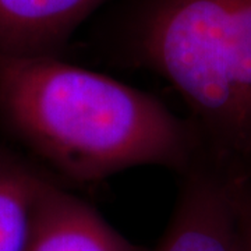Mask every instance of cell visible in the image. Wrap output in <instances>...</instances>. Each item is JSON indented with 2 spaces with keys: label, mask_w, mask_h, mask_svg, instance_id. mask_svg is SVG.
<instances>
[{
  "label": "cell",
  "mask_w": 251,
  "mask_h": 251,
  "mask_svg": "<svg viewBox=\"0 0 251 251\" xmlns=\"http://www.w3.org/2000/svg\"><path fill=\"white\" fill-rule=\"evenodd\" d=\"M25 251H148L52 176L36 201Z\"/></svg>",
  "instance_id": "4"
},
{
  "label": "cell",
  "mask_w": 251,
  "mask_h": 251,
  "mask_svg": "<svg viewBox=\"0 0 251 251\" xmlns=\"http://www.w3.org/2000/svg\"><path fill=\"white\" fill-rule=\"evenodd\" d=\"M240 251H251V181L232 176Z\"/></svg>",
  "instance_id": "7"
},
{
  "label": "cell",
  "mask_w": 251,
  "mask_h": 251,
  "mask_svg": "<svg viewBox=\"0 0 251 251\" xmlns=\"http://www.w3.org/2000/svg\"><path fill=\"white\" fill-rule=\"evenodd\" d=\"M108 0H0V56L62 57L77 29Z\"/></svg>",
  "instance_id": "5"
},
{
  "label": "cell",
  "mask_w": 251,
  "mask_h": 251,
  "mask_svg": "<svg viewBox=\"0 0 251 251\" xmlns=\"http://www.w3.org/2000/svg\"><path fill=\"white\" fill-rule=\"evenodd\" d=\"M94 52L152 73L187 109L201 152L251 180V0H108Z\"/></svg>",
  "instance_id": "2"
},
{
  "label": "cell",
  "mask_w": 251,
  "mask_h": 251,
  "mask_svg": "<svg viewBox=\"0 0 251 251\" xmlns=\"http://www.w3.org/2000/svg\"><path fill=\"white\" fill-rule=\"evenodd\" d=\"M152 251H240L232 177L202 153L179 175L171 218Z\"/></svg>",
  "instance_id": "3"
},
{
  "label": "cell",
  "mask_w": 251,
  "mask_h": 251,
  "mask_svg": "<svg viewBox=\"0 0 251 251\" xmlns=\"http://www.w3.org/2000/svg\"><path fill=\"white\" fill-rule=\"evenodd\" d=\"M0 119L52 176L80 186L143 166L179 176L201 152L161 99L62 57L0 56Z\"/></svg>",
  "instance_id": "1"
},
{
  "label": "cell",
  "mask_w": 251,
  "mask_h": 251,
  "mask_svg": "<svg viewBox=\"0 0 251 251\" xmlns=\"http://www.w3.org/2000/svg\"><path fill=\"white\" fill-rule=\"evenodd\" d=\"M50 177L0 145V251H25L36 201Z\"/></svg>",
  "instance_id": "6"
}]
</instances>
